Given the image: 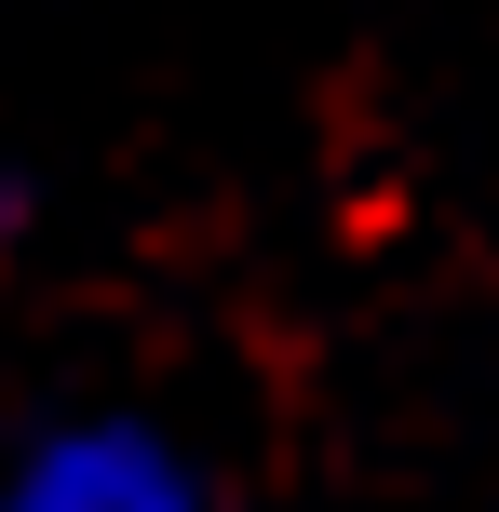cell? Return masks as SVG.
Instances as JSON below:
<instances>
[{
  "label": "cell",
  "instance_id": "6da1fadb",
  "mask_svg": "<svg viewBox=\"0 0 499 512\" xmlns=\"http://www.w3.org/2000/svg\"><path fill=\"white\" fill-rule=\"evenodd\" d=\"M14 512H203V499H189V472L162 459V445H135V432H68V445L14 486Z\"/></svg>",
  "mask_w": 499,
  "mask_h": 512
}]
</instances>
